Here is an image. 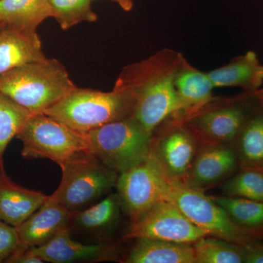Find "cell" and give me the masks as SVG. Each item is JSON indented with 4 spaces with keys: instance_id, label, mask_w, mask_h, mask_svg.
<instances>
[{
    "instance_id": "obj_1",
    "label": "cell",
    "mask_w": 263,
    "mask_h": 263,
    "mask_svg": "<svg viewBox=\"0 0 263 263\" xmlns=\"http://www.w3.org/2000/svg\"><path fill=\"white\" fill-rule=\"evenodd\" d=\"M180 56L160 52L124 67L116 82L115 86L131 95L132 116L151 134L167 117L182 110L174 84Z\"/></svg>"
},
{
    "instance_id": "obj_2",
    "label": "cell",
    "mask_w": 263,
    "mask_h": 263,
    "mask_svg": "<svg viewBox=\"0 0 263 263\" xmlns=\"http://www.w3.org/2000/svg\"><path fill=\"white\" fill-rule=\"evenodd\" d=\"M76 86L58 60L47 59L0 75V91L28 110L44 114Z\"/></svg>"
},
{
    "instance_id": "obj_3",
    "label": "cell",
    "mask_w": 263,
    "mask_h": 263,
    "mask_svg": "<svg viewBox=\"0 0 263 263\" xmlns=\"http://www.w3.org/2000/svg\"><path fill=\"white\" fill-rule=\"evenodd\" d=\"M133 98L122 88L109 92L76 87L44 114L79 133H89L133 114Z\"/></svg>"
},
{
    "instance_id": "obj_4",
    "label": "cell",
    "mask_w": 263,
    "mask_h": 263,
    "mask_svg": "<svg viewBox=\"0 0 263 263\" xmlns=\"http://www.w3.org/2000/svg\"><path fill=\"white\" fill-rule=\"evenodd\" d=\"M87 134L90 154L118 174L149 157L152 134L129 116Z\"/></svg>"
},
{
    "instance_id": "obj_5",
    "label": "cell",
    "mask_w": 263,
    "mask_h": 263,
    "mask_svg": "<svg viewBox=\"0 0 263 263\" xmlns=\"http://www.w3.org/2000/svg\"><path fill=\"white\" fill-rule=\"evenodd\" d=\"M167 201L174 204L209 236L241 246L263 240V230L238 226L222 208L201 190L170 181Z\"/></svg>"
},
{
    "instance_id": "obj_6",
    "label": "cell",
    "mask_w": 263,
    "mask_h": 263,
    "mask_svg": "<svg viewBox=\"0 0 263 263\" xmlns=\"http://www.w3.org/2000/svg\"><path fill=\"white\" fill-rule=\"evenodd\" d=\"M16 138L23 144L22 156L28 160L48 159L61 166L77 156L90 153L87 134L44 114H32Z\"/></svg>"
},
{
    "instance_id": "obj_7",
    "label": "cell",
    "mask_w": 263,
    "mask_h": 263,
    "mask_svg": "<svg viewBox=\"0 0 263 263\" xmlns=\"http://www.w3.org/2000/svg\"><path fill=\"white\" fill-rule=\"evenodd\" d=\"M60 167L61 182L53 195L71 212L108 193L117 185L119 176L90 153L77 156Z\"/></svg>"
},
{
    "instance_id": "obj_8",
    "label": "cell",
    "mask_w": 263,
    "mask_h": 263,
    "mask_svg": "<svg viewBox=\"0 0 263 263\" xmlns=\"http://www.w3.org/2000/svg\"><path fill=\"white\" fill-rule=\"evenodd\" d=\"M170 180L150 157L118 176L117 195L121 209L131 222L167 201Z\"/></svg>"
},
{
    "instance_id": "obj_9",
    "label": "cell",
    "mask_w": 263,
    "mask_h": 263,
    "mask_svg": "<svg viewBox=\"0 0 263 263\" xmlns=\"http://www.w3.org/2000/svg\"><path fill=\"white\" fill-rule=\"evenodd\" d=\"M209 236L174 204L162 202L139 220L132 222L125 238H153L193 245Z\"/></svg>"
},
{
    "instance_id": "obj_10",
    "label": "cell",
    "mask_w": 263,
    "mask_h": 263,
    "mask_svg": "<svg viewBox=\"0 0 263 263\" xmlns=\"http://www.w3.org/2000/svg\"><path fill=\"white\" fill-rule=\"evenodd\" d=\"M200 146L194 133L176 127L152 137L149 157L170 181L183 183Z\"/></svg>"
},
{
    "instance_id": "obj_11",
    "label": "cell",
    "mask_w": 263,
    "mask_h": 263,
    "mask_svg": "<svg viewBox=\"0 0 263 263\" xmlns=\"http://www.w3.org/2000/svg\"><path fill=\"white\" fill-rule=\"evenodd\" d=\"M258 103L257 91L248 92L234 103L194 118L192 120L194 129L205 143L233 146L246 121Z\"/></svg>"
},
{
    "instance_id": "obj_12",
    "label": "cell",
    "mask_w": 263,
    "mask_h": 263,
    "mask_svg": "<svg viewBox=\"0 0 263 263\" xmlns=\"http://www.w3.org/2000/svg\"><path fill=\"white\" fill-rule=\"evenodd\" d=\"M204 143L199 148L186 179L181 183L201 191L226 181L240 169L233 145Z\"/></svg>"
},
{
    "instance_id": "obj_13",
    "label": "cell",
    "mask_w": 263,
    "mask_h": 263,
    "mask_svg": "<svg viewBox=\"0 0 263 263\" xmlns=\"http://www.w3.org/2000/svg\"><path fill=\"white\" fill-rule=\"evenodd\" d=\"M32 249L44 262H100L111 260L116 256V249L112 245H86L72 240L68 227L59 232L46 245Z\"/></svg>"
},
{
    "instance_id": "obj_14",
    "label": "cell",
    "mask_w": 263,
    "mask_h": 263,
    "mask_svg": "<svg viewBox=\"0 0 263 263\" xmlns=\"http://www.w3.org/2000/svg\"><path fill=\"white\" fill-rule=\"evenodd\" d=\"M72 212L58 202L52 194L46 201L22 224L17 227L22 245L41 247L68 227Z\"/></svg>"
},
{
    "instance_id": "obj_15",
    "label": "cell",
    "mask_w": 263,
    "mask_h": 263,
    "mask_svg": "<svg viewBox=\"0 0 263 263\" xmlns=\"http://www.w3.org/2000/svg\"><path fill=\"white\" fill-rule=\"evenodd\" d=\"M46 59L37 32H22L0 24V75Z\"/></svg>"
},
{
    "instance_id": "obj_16",
    "label": "cell",
    "mask_w": 263,
    "mask_h": 263,
    "mask_svg": "<svg viewBox=\"0 0 263 263\" xmlns=\"http://www.w3.org/2000/svg\"><path fill=\"white\" fill-rule=\"evenodd\" d=\"M208 76L214 87L234 86L255 92L263 84V65L254 51H248L228 65L210 71Z\"/></svg>"
},
{
    "instance_id": "obj_17",
    "label": "cell",
    "mask_w": 263,
    "mask_h": 263,
    "mask_svg": "<svg viewBox=\"0 0 263 263\" xmlns=\"http://www.w3.org/2000/svg\"><path fill=\"white\" fill-rule=\"evenodd\" d=\"M48 198L41 192L27 190L8 180H0V219L17 227L36 212Z\"/></svg>"
},
{
    "instance_id": "obj_18",
    "label": "cell",
    "mask_w": 263,
    "mask_h": 263,
    "mask_svg": "<svg viewBox=\"0 0 263 263\" xmlns=\"http://www.w3.org/2000/svg\"><path fill=\"white\" fill-rule=\"evenodd\" d=\"M174 84L183 111L193 113L212 100L214 86L208 73L188 65L181 56L175 74Z\"/></svg>"
},
{
    "instance_id": "obj_19",
    "label": "cell",
    "mask_w": 263,
    "mask_h": 263,
    "mask_svg": "<svg viewBox=\"0 0 263 263\" xmlns=\"http://www.w3.org/2000/svg\"><path fill=\"white\" fill-rule=\"evenodd\" d=\"M127 263H197L193 245L153 238H137Z\"/></svg>"
},
{
    "instance_id": "obj_20",
    "label": "cell",
    "mask_w": 263,
    "mask_h": 263,
    "mask_svg": "<svg viewBox=\"0 0 263 263\" xmlns=\"http://www.w3.org/2000/svg\"><path fill=\"white\" fill-rule=\"evenodd\" d=\"M50 17L53 13L48 0H0V23L17 30L36 32Z\"/></svg>"
},
{
    "instance_id": "obj_21",
    "label": "cell",
    "mask_w": 263,
    "mask_h": 263,
    "mask_svg": "<svg viewBox=\"0 0 263 263\" xmlns=\"http://www.w3.org/2000/svg\"><path fill=\"white\" fill-rule=\"evenodd\" d=\"M233 146L240 169L263 171V107L260 103L249 116Z\"/></svg>"
},
{
    "instance_id": "obj_22",
    "label": "cell",
    "mask_w": 263,
    "mask_h": 263,
    "mask_svg": "<svg viewBox=\"0 0 263 263\" xmlns=\"http://www.w3.org/2000/svg\"><path fill=\"white\" fill-rule=\"evenodd\" d=\"M213 200L238 226L245 229L263 230V202L230 196Z\"/></svg>"
},
{
    "instance_id": "obj_23",
    "label": "cell",
    "mask_w": 263,
    "mask_h": 263,
    "mask_svg": "<svg viewBox=\"0 0 263 263\" xmlns=\"http://www.w3.org/2000/svg\"><path fill=\"white\" fill-rule=\"evenodd\" d=\"M193 245L197 263H243V246L212 236Z\"/></svg>"
},
{
    "instance_id": "obj_24",
    "label": "cell",
    "mask_w": 263,
    "mask_h": 263,
    "mask_svg": "<svg viewBox=\"0 0 263 263\" xmlns=\"http://www.w3.org/2000/svg\"><path fill=\"white\" fill-rule=\"evenodd\" d=\"M120 209L119 196L112 194L94 206L72 212L71 219H74L76 224L84 229H103L117 221Z\"/></svg>"
},
{
    "instance_id": "obj_25",
    "label": "cell",
    "mask_w": 263,
    "mask_h": 263,
    "mask_svg": "<svg viewBox=\"0 0 263 263\" xmlns=\"http://www.w3.org/2000/svg\"><path fill=\"white\" fill-rule=\"evenodd\" d=\"M31 115L28 110L0 91V159Z\"/></svg>"
},
{
    "instance_id": "obj_26",
    "label": "cell",
    "mask_w": 263,
    "mask_h": 263,
    "mask_svg": "<svg viewBox=\"0 0 263 263\" xmlns=\"http://www.w3.org/2000/svg\"><path fill=\"white\" fill-rule=\"evenodd\" d=\"M222 190L226 196L263 202V171L239 169L238 172L224 181Z\"/></svg>"
},
{
    "instance_id": "obj_27",
    "label": "cell",
    "mask_w": 263,
    "mask_h": 263,
    "mask_svg": "<svg viewBox=\"0 0 263 263\" xmlns=\"http://www.w3.org/2000/svg\"><path fill=\"white\" fill-rule=\"evenodd\" d=\"M53 18L63 30L81 22H95L98 15L91 8L92 0H48Z\"/></svg>"
},
{
    "instance_id": "obj_28",
    "label": "cell",
    "mask_w": 263,
    "mask_h": 263,
    "mask_svg": "<svg viewBox=\"0 0 263 263\" xmlns=\"http://www.w3.org/2000/svg\"><path fill=\"white\" fill-rule=\"evenodd\" d=\"M21 245L16 228L0 219V262L6 260Z\"/></svg>"
},
{
    "instance_id": "obj_29",
    "label": "cell",
    "mask_w": 263,
    "mask_h": 263,
    "mask_svg": "<svg viewBox=\"0 0 263 263\" xmlns=\"http://www.w3.org/2000/svg\"><path fill=\"white\" fill-rule=\"evenodd\" d=\"M10 263H43L39 256L33 250L32 247L22 245L5 260Z\"/></svg>"
},
{
    "instance_id": "obj_30",
    "label": "cell",
    "mask_w": 263,
    "mask_h": 263,
    "mask_svg": "<svg viewBox=\"0 0 263 263\" xmlns=\"http://www.w3.org/2000/svg\"><path fill=\"white\" fill-rule=\"evenodd\" d=\"M243 263H263V242H252L243 246Z\"/></svg>"
},
{
    "instance_id": "obj_31",
    "label": "cell",
    "mask_w": 263,
    "mask_h": 263,
    "mask_svg": "<svg viewBox=\"0 0 263 263\" xmlns=\"http://www.w3.org/2000/svg\"><path fill=\"white\" fill-rule=\"evenodd\" d=\"M110 1L117 3L123 10L127 12L130 11L133 7V0H110Z\"/></svg>"
},
{
    "instance_id": "obj_32",
    "label": "cell",
    "mask_w": 263,
    "mask_h": 263,
    "mask_svg": "<svg viewBox=\"0 0 263 263\" xmlns=\"http://www.w3.org/2000/svg\"><path fill=\"white\" fill-rule=\"evenodd\" d=\"M257 98H258L259 103L263 107V90L257 91Z\"/></svg>"
},
{
    "instance_id": "obj_33",
    "label": "cell",
    "mask_w": 263,
    "mask_h": 263,
    "mask_svg": "<svg viewBox=\"0 0 263 263\" xmlns=\"http://www.w3.org/2000/svg\"><path fill=\"white\" fill-rule=\"evenodd\" d=\"M0 24H1V23H0Z\"/></svg>"
}]
</instances>
